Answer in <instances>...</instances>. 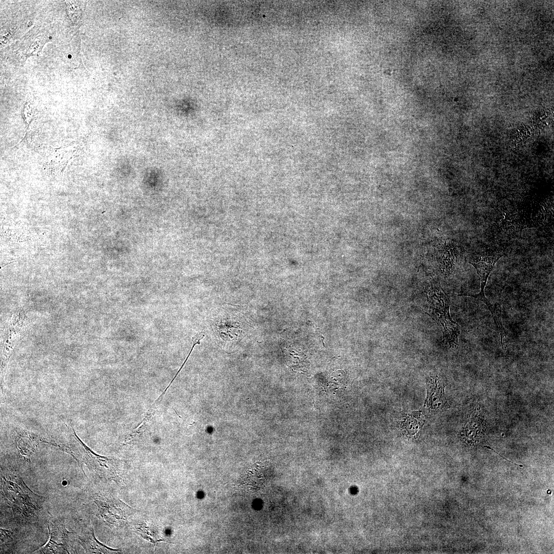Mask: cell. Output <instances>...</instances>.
I'll use <instances>...</instances> for the list:
<instances>
[{
  "label": "cell",
  "instance_id": "obj_5",
  "mask_svg": "<svg viewBox=\"0 0 554 554\" xmlns=\"http://www.w3.org/2000/svg\"><path fill=\"white\" fill-rule=\"evenodd\" d=\"M81 544L88 553H109L118 550L109 548L100 543L95 538L93 529L86 533L84 536L79 537Z\"/></svg>",
  "mask_w": 554,
  "mask_h": 554
},
{
  "label": "cell",
  "instance_id": "obj_1",
  "mask_svg": "<svg viewBox=\"0 0 554 554\" xmlns=\"http://www.w3.org/2000/svg\"><path fill=\"white\" fill-rule=\"evenodd\" d=\"M431 316L442 327L443 341L450 347L457 345L460 326L454 322L449 313V299L439 283L427 294Z\"/></svg>",
  "mask_w": 554,
  "mask_h": 554
},
{
  "label": "cell",
  "instance_id": "obj_2",
  "mask_svg": "<svg viewBox=\"0 0 554 554\" xmlns=\"http://www.w3.org/2000/svg\"><path fill=\"white\" fill-rule=\"evenodd\" d=\"M503 255V251L500 250H490L484 252L474 253L469 261L476 269L480 278V291L476 294H466L475 299L483 302L490 311L493 314L496 309V304L492 305L485 295L484 289L487 279L497 261Z\"/></svg>",
  "mask_w": 554,
  "mask_h": 554
},
{
  "label": "cell",
  "instance_id": "obj_3",
  "mask_svg": "<svg viewBox=\"0 0 554 554\" xmlns=\"http://www.w3.org/2000/svg\"><path fill=\"white\" fill-rule=\"evenodd\" d=\"M50 538L48 543L42 548L44 553H69L72 550V533L68 532L63 526L53 525L48 526Z\"/></svg>",
  "mask_w": 554,
  "mask_h": 554
},
{
  "label": "cell",
  "instance_id": "obj_4",
  "mask_svg": "<svg viewBox=\"0 0 554 554\" xmlns=\"http://www.w3.org/2000/svg\"><path fill=\"white\" fill-rule=\"evenodd\" d=\"M96 502L102 510L103 517L112 524H122L125 522L133 510L119 500H97Z\"/></svg>",
  "mask_w": 554,
  "mask_h": 554
},
{
  "label": "cell",
  "instance_id": "obj_6",
  "mask_svg": "<svg viewBox=\"0 0 554 554\" xmlns=\"http://www.w3.org/2000/svg\"><path fill=\"white\" fill-rule=\"evenodd\" d=\"M469 423H468V427L469 428V430H467L466 431H470L466 433L467 441H469V442L473 444L477 443L479 442V439L481 438L482 436V421L474 417Z\"/></svg>",
  "mask_w": 554,
  "mask_h": 554
},
{
  "label": "cell",
  "instance_id": "obj_7",
  "mask_svg": "<svg viewBox=\"0 0 554 554\" xmlns=\"http://www.w3.org/2000/svg\"><path fill=\"white\" fill-rule=\"evenodd\" d=\"M68 58H71L72 56H71V55L70 54H69V55H68Z\"/></svg>",
  "mask_w": 554,
  "mask_h": 554
}]
</instances>
